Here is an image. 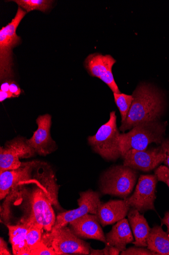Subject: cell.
Segmentation results:
<instances>
[{"mask_svg":"<svg viewBox=\"0 0 169 255\" xmlns=\"http://www.w3.org/2000/svg\"><path fill=\"white\" fill-rule=\"evenodd\" d=\"M132 96L133 101L127 119L120 127L122 132L143 123L157 122L165 110L164 96L151 84H141Z\"/></svg>","mask_w":169,"mask_h":255,"instance_id":"cell-1","label":"cell"},{"mask_svg":"<svg viewBox=\"0 0 169 255\" xmlns=\"http://www.w3.org/2000/svg\"><path fill=\"white\" fill-rule=\"evenodd\" d=\"M166 125L157 122L136 126L127 133L120 134L119 147L122 157L130 150H146L152 143L161 144L164 140Z\"/></svg>","mask_w":169,"mask_h":255,"instance_id":"cell-2","label":"cell"},{"mask_svg":"<svg viewBox=\"0 0 169 255\" xmlns=\"http://www.w3.org/2000/svg\"><path fill=\"white\" fill-rule=\"evenodd\" d=\"M138 178L135 170L123 165L112 166L102 175L100 189L104 195L126 199L133 192Z\"/></svg>","mask_w":169,"mask_h":255,"instance_id":"cell-3","label":"cell"},{"mask_svg":"<svg viewBox=\"0 0 169 255\" xmlns=\"http://www.w3.org/2000/svg\"><path fill=\"white\" fill-rule=\"evenodd\" d=\"M27 12L18 7L11 22L0 30V76L1 81L13 77V49L21 42L16 30Z\"/></svg>","mask_w":169,"mask_h":255,"instance_id":"cell-4","label":"cell"},{"mask_svg":"<svg viewBox=\"0 0 169 255\" xmlns=\"http://www.w3.org/2000/svg\"><path fill=\"white\" fill-rule=\"evenodd\" d=\"M120 133L116 126L114 111L110 113L109 121L96 133L88 137L93 150L107 160H115L121 156L119 147Z\"/></svg>","mask_w":169,"mask_h":255,"instance_id":"cell-5","label":"cell"},{"mask_svg":"<svg viewBox=\"0 0 169 255\" xmlns=\"http://www.w3.org/2000/svg\"><path fill=\"white\" fill-rule=\"evenodd\" d=\"M41 241L56 255H90V244L78 237L66 226L42 235Z\"/></svg>","mask_w":169,"mask_h":255,"instance_id":"cell-6","label":"cell"},{"mask_svg":"<svg viewBox=\"0 0 169 255\" xmlns=\"http://www.w3.org/2000/svg\"><path fill=\"white\" fill-rule=\"evenodd\" d=\"M158 181L155 175H141L134 192L125 199L128 205L140 213L150 210L155 211V202Z\"/></svg>","mask_w":169,"mask_h":255,"instance_id":"cell-7","label":"cell"},{"mask_svg":"<svg viewBox=\"0 0 169 255\" xmlns=\"http://www.w3.org/2000/svg\"><path fill=\"white\" fill-rule=\"evenodd\" d=\"M39 163V161L22 163L17 169L0 173V199L5 198L12 189L33 183L35 170Z\"/></svg>","mask_w":169,"mask_h":255,"instance_id":"cell-8","label":"cell"},{"mask_svg":"<svg viewBox=\"0 0 169 255\" xmlns=\"http://www.w3.org/2000/svg\"><path fill=\"white\" fill-rule=\"evenodd\" d=\"M35 153L25 138L18 137L8 142L0 148V173L18 169L22 164L19 159L30 158Z\"/></svg>","mask_w":169,"mask_h":255,"instance_id":"cell-9","label":"cell"},{"mask_svg":"<svg viewBox=\"0 0 169 255\" xmlns=\"http://www.w3.org/2000/svg\"><path fill=\"white\" fill-rule=\"evenodd\" d=\"M77 201L79 205L78 208L57 215L55 225L52 230L67 226L70 222L87 214L97 215L99 207L102 203L101 194L91 190L81 192L80 198Z\"/></svg>","mask_w":169,"mask_h":255,"instance_id":"cell-10","label":"cell"},{"mask_svg":"<svg viewBox=\"0 0 169 255\" xmlns=\"http://www.w3.org/2000/svg\"><path fill=\"white\" fill-rule=\"evenodd\" d=\"M122 157L124 166L134 170L150 172L163 163L166 158V154L161 146L144 150H130Z\"/></svg>","mask_w":169,"mask_h":255,"instance_id":"cell-11","label":"cell"},{"mask_svg":"<svg viewBox=\"0 0 169 255\" xmlns=\"http://www.w3.org/2000/svg\"><path fill=\"white\" fill-rule=\"evenodd\" d=\"M36 123L38 126V129L34 132L33 136L27 140V142L36 153L46 156L57 149L56 144L51 135L52 117L49 114L40 116Z\"/></svg>","mask_w":169,"mask_h":255,"instance_id":"cell-12","label":"cell"},{"mask_svg":"<svg viewBox=\"0 0 169 255\" xmlns=\"http://www.w3.org/2000/svg\"><path fill=\"white\" fill-rule=\"evenodd\" d=\"M72 232L81 239H90L107 244L106 238L97 216L87 214L69 224Z\"/></svg>","mask_w":169,"mask_h":255,"instance_id":"cell-13","label":"cell"},{"mask_svg":"<svg viewBox=\"0 0 169 255\" xmlns=\"http://www.w3.org/2000/svg\"><path fill=\"white\" fill-rule=\"evenodd\" d=\"M131 209L125 199L110 200L100 205L97 216L101 225L106 227L125 218Z\"/></svg>","mask_w":169,"mask_h":255,"instance_id":"cell-14","label":"cell"},{"mask_svg":"<svg viewBox=\"0 0 169 255\" xmlns=\"http://www.w3.org/2000/svg\"><path fill=\"white\" fill-rule=\"evenodd\" d=\"M106 238V245L114 247L120 253L126 250L127 245L134 242L129 223L125 218L117 222Z\"/></svg>","mask_w":169,"mask_h":255,"instance_id":"cell-15","label":"cell"},{"mask_svg":"<svg viewBox=\"0 0 169 255\" xmlns=\"http://www.w3.org/2000/svg\"><path fill=\"white\" fill-rule=\"evenodd\" d=\"M128 218L135 238L132 244L136 247H147V241L152 228L146 219L138 211L132 208L128 214Z\"/></svg>","mask_w":169,"mask_h":255,"instance_id":"cell-16","label":"cell"},{"mask_svg":"<svg viewBox=\"0 0 169 255\" xmlns=\"http://www.w3.org/2000/svg\"><path fill=\"white\" fill-rule=\"evenodd\" d=\"M9 230V241L13 254L15 255H31L27 244V235L29 224L19 222L16 225H6Z\"/></svg>","mask_w":169,"mask_h":255,"instance_id":"cell-17","label":"cell"},{"mask_svg":"<svg viewBox=\"0 0 169 255\" xmlns=\"http://www.w3.org/2000/svg\"><path fill=\"white\" fill-rule=\"evenodd\" d=\"M116 60L111 55L94 53L89 55L84 64L88 72L94 77L100 78L110 69H112Z\"/></svg>","mask_w":169,"mask_h":255,"instance_id":"cell-18","label":"cell"},{"mask_svg":"<svg viewBox=\"0 0 169 255\" xmlns=\"http://www.w3.org/2000/svg\"><path fill=\"white\" fill-rule=\"evenodd\" d=\"M148 249L158 255H169V234L159 225L151 229L148 237Z\"/></svg>","mask_w":169,"mask_h":255,"instance_id":"cell-19","label":"cell"},{"mask_svg":"<svg viewBox=\"0 0 169 255\" xmlns=\"http://www.w3.org/2000/svg\"><path fill=\"white\" fill-rule=\"evenodd\" d=\"M13 1L27 12L34 10L45 12L52 8L54 2L51 0H14Z\"/></svg>","mask_w":169,"mask_h":255,"instance_id":"cell-20","label":"cell"},{"mask_svg":"<svg viewBox=\"0 0 169 255\" xmlns=\"http://www.w3.org/2000/svg\"><path fill=\"white\" fill-rule=\"evenodd\" d=\"M113 96L115 104L121 115L122 123H123L127 119L133 101V97L132 96L123 94H113Z\"/></svg>","mask_w":169,"mask_h":255,"instance_id":"cell-21","label":"cell"},{"mask_svg":"<svg viewBox=\"0 0 169 255\" xmlns=\"http://www.w3.org/2000/svg\"><path fill=\"white\" fill-rule=\"evenodd\" d=\"M27 235V244L28 248L31 250L42 240L43 227L36 223L29 224Z\"/></svg>","mask_w":169,"mask_h":255,"instance_id":"cell-22","label":"cell"},{"mask_svg":"<svg viewBox=\"0 0 169 255\" xmlns=\"http://www.w3.org/2000/svg\"><path fill=\"white\" fill-rule=\"evenodd\" d=\"M99 79L103 81L110 88L112 91L113 92V94H121L114 80L112 73V69H109L108 71L100 77Z\"/></svg>","mask_w":169,"mask_h":255,"instance_id":"cell-23","label":"cell"},{"mask_svg":"<svg viewBox=\"0 0 169 255\" xmlns=\"http://www.w3.org/2000/svg\"><path fill=\"white\" fill-rule=\"evenodd\" d=\"M121 255H158L156 253L152 252L149 249L144 247H133L126 249V250L120 253Z\"/></svg>","mask_w":169,"mask_h":255,"instance_id":"cell-24","label":"cell"},{"mask_svg":"<svg viewBox=\"0 0 169 255\" xmlns=\"http://www.w3.org/2000/svg\"><path fill=\"white\" fill-rule=\"evenodd\" d=\"M31 255H56L54 250L48 247L42 241L38 243L31 250Z\"/></svg>","mask_w":169,"mask_h":255,"instance_id":"cell-25","label":"cell"},{"mask_svg":"<svg viewBox=\"0 0 169 255\" xmlns=\"http://www.w3.org/2000/svg\"><path fill=\"white\" fill-rule=\"evenodd\" d=\"M155 175L158 181L165 183L169 188V168L166 166L161 165L157 168Z\"/></svg>","mask_w":169,"mask_h":255,"instance_id":"cell-26","label":"cell"},{"mask_svg":"<svg viewBox=\"0 0 169 255\" xmlns=\"http://www.w3.org/2000/svg\"><path fill=\"white\" fill-rule=\"evenodd\" d=\"M161 146L164 149L166 154V158L164 163L169 168V140H168V139L164 140L161 144Z\"/></svg>","mask_w":169,"mask_h":255,"instance_id":"cell-27","label":"cell"},{"mask_svg":"<svg viewBox=\"0 0 169 255\" xmlns=\"http://www.w3.org/2000/svg\"><path fill=\"white\" fill-rule=\"evenodd\" d=\"M9 91L15 98L19 97L21 92V90L18 85L15 82L12 81L11 82L10 85Z\"/></svg>","mask_w":169,"mask_h":255,"instance_id":"cell-28","label":"cell"},{"mask_svg":"<svg viewBox=\"0 0 169 255\" xmlns=\"http://www.w3.org/2000/svg\"><path fill=\"white\" fill-rule=\"evenodd\" d=\"M105 255H118L120 254V251L116 248L106 245L103 249Z\"/></svg>","mask_w":169,"mask_h":255,"instance_id":"cell-29","label":"cell"},{"mask_svg":"<svg viewBox=\"0 0 169 255\" xmlns=\"http://www.w3.org/2000/svg\"><path fill=\"white\" fill-rule=\"evenodd\" d=\"M0 255H11V253L9 251L6 242L2 238L0 239Z\"/></svg>","mask_w":169,"mask_h":255,"instance_id":"cell-30","label":"cell"},{"mask_svg":"<svg viewBox=\"0 0 169 255\" xmlns=\"http://www.w3.org/2000/svg\"><path fill=\"white\" fill-rule=\"evenodd\" d=\"M15 98L10 91H0V102L2 103L7 99Z\"/></svg>","mask_w":169,"mask_h":255,"instance_id":"cell-31","label":"cell"},{"mask_svg":"<svg viewBox=\"0 0 169 255\" xmlns=\"http://www.w3.org/2000/svg\"><path fill=\"white\" fill-rule=\"evenodd\" d=\"M162 225H165L167 227V233L169 234V211L165 214L164 217L161 220Z\"/></svg>","mask_w":169,"mask_h":255,"instance_id":"cell-32","label":"cell"},{"mask_svg":"<svg viewBox=\"0 0 169 255\" xmlns=\"http://www.w3.org/2000/svg\"><path fill=\"white\" fill-rule=\"evenodd\" d=\"M11 81H7L3 82L1 85V90L0 91L4 92L9 91L10 85Z\"/></svg>","mask_w":169,"mask_h":255,"instance_id":"cell-33","label":"cell"},{"mask_svg":"<svg viewBox=\"0 0 169 255\" xmlns=\"http://www.w3.org/2000/svg\"><path fill=\"white\" fill-rule=\"evenodd\" d=\"M90 255H105V254H104V251L103 249L100 250H94V249H91Z\"/></svg>","mask_w":169,"mask_h":255,"instance_id":"cell-34","label":"cell"}]
</instances>
